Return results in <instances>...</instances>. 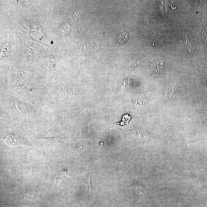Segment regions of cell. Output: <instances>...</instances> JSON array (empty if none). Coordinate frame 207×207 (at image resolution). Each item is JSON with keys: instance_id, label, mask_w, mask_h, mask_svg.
<instances>
[{"instance_id": "obj_1", "label": "cell", "mask_w": 207, "mask_h": 207, "mask_svg": "<svg viewBox=\"0 0 207 207\" xmlns=\"http://www.w3.org/2000/svg\"><path fill=\"white\" fill-rule=\"evenodd\" d=\"M39 140L45 147L49 148L54 147V146L60 144L61 142V139L60 137L50 139L40 138Z\"/></svg>"}, {"instance_id": "obj_2", "label": "cell", "mask_w": 207, "mask_h": 207, "mask_svg": "<svg viewBox=\"0 0 207 207\" xmlns=\"http://www.w3.org/2000/svg\"><path fill=\"white\" fill-rule=\"evenodd\" d=\"M163 66L162 62H155L152 65L150 68L151 72L154 75H159L162 73Z\"/></svg>"}, {"instance_id": "obj_3", "label": "cell", "mask_w": 207, "mask_h": 207, "mask_svg": "<svg viewBox=\"0 0 207 207\" xmlns=\"http://www.w3.org/2000/svg\"><path fill=\"white\" fill-rule=\"evenodd\" d=\"M32 74L28 72H19L16 73L15 77L17 80L20 81H27L32 77Z\"/></svg>"}, {"instance_id": "obj_4", "label": "cell", "mask_w": 207, "mask_h": 207, "mask_svg": "<svg viewBox=\"0 0 207 207\" xmlns=\"http://www.w3.org/2000/svg\"><path fill=\"white\" fill-rule=\"evenodd\" d=\"M35 197V195L33 192L27 190L21 196L20 200L23 202H30L33 200Z\"/></svg>"}, {"instance_id": "obj_5", "label": "cell", "mask_w": 207, "mask_h": 207, "mask_svg": "<svg viewBox=\"0 0 207 207\" xmlns=\"http://www.w3.org/2000/svg\"><path fill=\"white\" fill-rule=\"evenodd\" d=\"M4 140L7 145L9 146H17L20 143V140L18 139L17 137L14 135L7 136Z\"/></svg>"}, {"instance_id": "obj_6", "label": "cell", "mask_w": 207, "mask_h": 207, "mask_svg": "<svg viewBox=\"0 0 207 207\" xmlns=\"http://www.w3.org/2000/svg\"><path fill=\"white\" fill-rule=\"evenodd\" d=\"M131 190L136 194L140 196H145L147 194V191L144 188L136 185L131 188Z\"/></svg>"}, {"instance_id": "obj_7", "label": "cell", "mask_w": 207, "mask_h": 207, "mask_svg": "<svg viewBox=\"0 0 207 207\" xmlns=\"http://www.w3.org/2000/svg\"><path fill=\"white\" fill-rule=\"evenodd\" d=\"M129 37L128 32H121L117 38V41L119 44H122L125 43L128 40Z\"/></svg>"}, {"instance_id": "obj_8", "label": "cell", "mask_w": 207, "mask_h": 207, "mask_svg": "<svg viewBox=\"0 0 207 207\" xmlns=\"http://www.w3.org/2000/svg\"><path fill=\"white\" fill-rule=\"evenodd\" d=\"M90 177H91V175L89 174L88 178L86 180L85 184V192L88 194V195L93 192V188L92 187L91 181H90Z\"/></svg>"}, {"instance_id": "obj_9", "label": "cell", "mask_w": 207, "mask_h": 207, "mask_svg": "<svg viewBox=\"0 0 207 207\" xmlns=\"http://www.w3.org/2000/svg\"><path fill=\"white\" fill-rule=\"evenodd\" d=\"M140 63L139 60L138 59L134 58L130 61L128 63V66L130 68H134L139 65Z\"/></svg>"}, {"instance_id": "obj_10", "label": "cell", "mask_w": 207, "mask_h": 207, "mask_svg": "<svg viewBox=\"0 0 207 207\" xmlns=\"http://www.w3.org/2000/svg\"><path fill=\"white\" fill-rule=\"evenodd\" d=\"M27 52L29 54V55L35 56L36 54H37L38 51L36 50V48H35L34 47L29 46L28 47Z\"/></svg>"}, {"instance_id": "obj_11", "label": "cell", "mask_w": 207, "mask_h": 207, "mask_svg": "<svg viewBox=\"0 0 207 207\" xmlns=\"http://www.w3.org/2000/svg\"><path fill=\"white\" fill-rule=\"evenodd\" d=\"M84 146H85L84 143H81V144L78 145V147L76 148V150L78 154H81L82 152L85 151V147Z\"/></svg>"}, {"instance_id": "obj_12", "label": "cell", "mask_w": 207, "mask_h": 207, "mask_svg": "<svg viewBox=\"0 0 207 207\" xmlns=\"http://www.w3.org/2000/svg\"><path fill=\"white\" fill-rule=\"evenodd\" d=\"M203 118L204 121L207 123V111L205 112V114H204L203 118Z\"/></svg>"}]
</instances>
